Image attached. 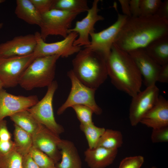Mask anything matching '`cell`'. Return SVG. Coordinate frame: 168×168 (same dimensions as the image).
I'll return each instance as SVG.
<instances>
[{"instance_id":"cell-1","label":"cell","mask_w":168,"mask_h":168,"mask_svg":"<svg viewBox=\"0 0 168 168\" xmlns=\"http://www.w3.org/2000/svg\"><path fill=\"white\" fill-rule=\"evenodd\" d=\"M168 36V20L154 15L128 17L114 44L128 53L145 48L154 40Z\"/></svg>"},{"instance_id":"cell-2","label":"cell","mask_w":168,"mask_h":168,"mask_svg":"<svg viewBox=\"0 0 168 168\" xmlns=\"http://www.w3.org/2000/svg\"><path fill=\"white\" fill-rule=\"evenodd\" d=\"M106 64L108 76L117 89L132 97L141 91L142 76L128 52L114 44Z\"/></svg>"},{"instance_id":"cell-3","label":"cell","mask_w":168,"mask_h":168,"mask_svg":"<svg viewBox=\"0 0 168 168\" xmlns=\"http://www.w3.org/2000/svg\"><path fill=\"white\" fill-rule=\"evenodd\" d=\"M106 60L98 52L85 48L72 60V70L83 84L97 89L108 77Z\"/></svg>"},{"instance_id":"cell-4","label":"cell","mask_w":168,"mask_h":168,"mask_svg":"<svg viewBox=\"0 0 168 168\" xmlns=\"http://www.w3.org/2000/svg\"><path fill=\"white\" fill-rule=\"evenodd\" d=\"M59 55L36 58L21 76L18 85L26 90L48 87L54 81L56 63Z\"/></svg>"},{"instance_id":"cell-5","label":"cell","mask_w":168,"mask_h":168,"mask_svg":"<svg viewBox=\"0 0 168 168\" xmlns=\"http://www.w3.org/2000/svg\"><path fill=\"white\" fill-rule=\"evenodd\" d=\"M67 76L71 82V90L66 100L58 109L57 114H62L68 108L76 105L86 106L91 109L96 114H101L102 109L95 99L97 89L83 84L76 77L72 69L68 72Z\"/></svg>"},{"instance_id":"cell-6","label":"cell","mask_w":168,"mask_h":168,"mask_svg":"<svg viewBox=\"0 0 168 168\" xmlns=\"http://www.w3.org/2000/svg\"><path fill=\"white\" fill-rule=\"evenodd\" d=\"M79 13L52 9L41 15L40 25L41 38L45 41L49 35H59L64 38L68 34L73 21Z\"/></svg>"},{"instance_id":"cell-7","label":"cell","mask_w":168,"mask_h":168,"mask_svg":"<svg viewBox=\"0 0 168 168\" xmlns=\"http://www.w3.org/2000/svg\"><path fill=\"white\" fill-rule=\"evenodd\" d=\"M58 87L57 81H54L48 87L43 98L26 110L40 123L59 135L64 132V128L56 122L53 107L54 95Z\"/></svg>"},{"instance_id":"cell-8","label":"cell","mask_w":168,"mask_h":168,"mask_svg":"<svg viewBox=\"0 0 168 168\" xmlns=\"http://www.w3.org/2000/svg\"><path fill=\"white\" fill-rule=\"evenodd\" d=\"M36 58L33 53L20 56L0 57V80L4 87H13L28 67Z\"/></svg>"},{"instance_id":"cell-9","label":"cell","mask_w":168,"mask_h":168,"mask_svg":"<svg viewBox=\"0 0 168 168\" xmlns=\"http://www.w3.org/2000/svg\"><path fill=\"white\" fill-rule=\"evenodd\" d=\"M35 34L37 44L33 54L36 58L55 55L67 58L77 53L81 49V47L73 45L78 36L76 32H70L63 40L52 43H46L41 38L39 32L37 31Z\"/></svg>"},{"instance_id":"cell-10","label":"cell","mask_w":168,"mask_h":168,"mask_svg":"<svg viewBox=\"0 0 168 168\" xmlns=\"http://www.w3.org/2000/svg\"><path fill=\"white\" fill-rule=\"evenodd\" d=\"M159 96V89L154 84L146 87L132 97L129 113L132 126H136L140 122L143 116L157 102Z\"/></svg>"},{"instance_id":"cell-11","label":"cell","mask_w":168,"mask_h":168,"mask_svg":"<svg viewBox=\"0 0 168 168\" xmlns=\"http://www.w3.org/2000/svg\"><path fill=\"white\" fill-rule=\"evenodd\" d=\"M128 17L118 13L117 20L112 25L100 31L90 34V44L84 48L98 52L106 59L118 34Z\"/></svg>"},{"instance_id":"cell-12","label":"cell","mask_w":168,"mask_h":168,"mask_svg":"<svg viewBox=\"0 0 168 168\" xmlns=\"http://www.w3.org/2000/svg\"><path fill=\"white\" fill-rule=\"evenodd\" d=\"M99 1V0H94L86 16L81 21H77L74 27L69 30L68 33L74 32L78 34L77 38L73 43L74 45L85 47L90 44L89 36L91 33L95 32V24L104 19L102 16L98 14L100 11L98 7Z\"/></svg>"},{"instance_id":"cell-13","label":"cell","mask_w":168,"mask_h":168,"mask_svg":"<svg viewBox=\"0 0 168 168\" xmlns=\"http://www.w3.org/2000/svg\"><path fill=\"white\" fill-rule=\"evenodd\" d=\"M39 101L36 95L16 96L2 89L0 92V121L6 117L30 108Z\"/></svg>"},{"instance_id":"cell-14","label":"cell","mask_w":168,"mask_h":168,"mask_svg":"<svg viewBox=\"0 0 168 168\" xmlns=\"http://www.w3.org/2000/svg\"><path fill=\"white\" fill-rule=\"evenodd\" d=\"M33 146L40 150L57 164L61 159L58 145L61 139L43 125L32 136Z\"/></svg>"},{"instance_id":"cell-15","label":"cell","mask_w":168,"mask_h":168,"mask_svg":"<svg viewBox=\"0 0 168 168\" xmlns=\"http://www.w3.org/2000/svg\"><path fill=\"white\" fill-rule=\"evenodd\" d=\"M139 71L145 86L156 84L161 66L159 65L146 52L144 48H140L128 53Z\"/></svg>"},{"instance_id":"cell-16","label":"cell","mask_w":168,"mask_h":168,"mask_svg":"<svg viewBox=\"0 0 168 168\" xmlns=\"http://www.w3.org/2000/svg\"><path fill=\"white\" fill-rule=\"evenodd\" d=\"M37 44L35 34H28L14 37L0 44V57L20 56L33 53Z\"/></svg>"},{"instance_id":"cell-17","label":"cell","mask_w":168,"mask_h":168,"mask_svg":"<svg viewBox=\"0 0 168 168\" xmlns=\"http://www.w3.org/2000/svg\"><path fill=\"white\" fill-rule=\"evenodd\" d=\"M152 129L168 126V101L160 96L154 105L143 116L140 122Z\"/></svg>"},{"instance_id":"cell-18","label":"cell","mask_w":168,"mask_h":168,"mask_svg":"<svg viewBox=\"0 0 168 168\" xmlns=\"http://www.w3.org/2000/svg\"><path fill=\"white\" fill-rule=\"evenodd\" d=\"M118 149L97 147L87 148L84 152L85 161L90 168H105L114 162Z\"/></svg>"},{"instance_id":"cell-19","label":"cell","mask_w":168,"mask_h":168,"mask_svg":"<svg viewBox=\"0 0 168 168\" xmlns=\"http://www.w3.org/2000/svg\"><path fill=\"white\" fill-rule=\"evenodd\" d=\"M58 147L61 161L55 164L57 168H82L81 158L73 142L61 139Z\"/></svg>"},{"instance_id":"cell-20","label":"cell","mask_w":168,"mask_h":168,"mask_svg":"<svg viewBox=\"0 0 168 168\" xmlns=\"http://www.w3.org/2000/svg\"><path fill=\"white\" fill-rule=\"evenodd\" d=\"M15 13L17 17L30 25L39 26L41 14L30 0H17Z\"/></svg>"},{"instance_id":"cell-21","label":"cell","mask_w":168,"mask_h":168,"mask_svg":"<svg viewBox=\"0 0 168 168\" xmlns=\"http://www.w3.org/2000/svg\"><path fill=\"white\" fill-rule=\"evenodd\" d=\"M144 49L148 55L160 65L168 64V36L154 40Z\"/></svg>"},{"instance_id":"cell-22","label":"cell","mask_w":168,"mask_h":168,"mask_svg":"<svg viewBox=\"0 0 168 168\" xmlns=\"http://www.w3.org/2000/svg\"><path fill=\"white\" fill-rule=\"evenodd\" d=\"M10 118L14 124L32 136L38 131L42 125L26 109L17 112Z\"/></svg>"},{"instance_id":"cell-23","label":"cell","mask_w":168,"mask_h":168,"mask_svg":"<svg viewBox=\"0 0 168 168\" xmlns=\"http://www.w3.org/2000/svg\"><path fill=\"white\" fill-rule=\"evenodd\" d=\"M14 149L23 156L29 154L33 147L32 136L14 124Z\"/></svg>"},{"instance_id":"cell-24","label":"cell","mask_w":168,"mask_h":168,"mask_svg":"<svg viewBox=\"0 0 168 168\" xmlns=\"http://www.w3.org/2000/svg\"><path fill=\"white\" fill-rule=\"evenodd\" d=\"M123 142V135L120 131L112 129H105L100 138L96 147L118 149L122 146Z\"/></svg>"},{"instance_id":"cell-25","label":"cell","mask_w":168,"mask_h":168,"mask_svg":"<svg viewBox=\"0 0 168 168\" xmlns=\"http://www.w3.org/2000/svg\"><path fill=\"white\" fill-rule=\"evenodd\" d=\"M86 0H56L52 9L79 13L89 9Z\"/></svg>"},{"instance_id":"cell-26","label":"cell","mask_w":168,"mask_h":168,"mask_svg":"<svg viewBox=\"0 0 168 168\" xmlns=\"http://www.w3.org/2000/svg\"><path fill=\"white\" fill-rule=\"evenodd\" d=\"M79 128L85 134L90 149L96 147L100 138L105 129L104 128L96 126L94 123L87 125L80 124Z\"/></svg>"},{"instance_id":"cell-27","label":"cell","mask_w":168,"mask_h":168,"mask_svg":"<svg viewBox=\"0 0 168 168\" xmlns=\"http://www.w3.org/2000/svg\"><path fill=\"white\" fill-rule=\"evenodd\" d=\"M23 156L14 149L5 154L0 153V168H22Z\"/></svg>"},{"instance_id":"cell-28","label":"cell","mask_w":168,"mask_h":168,"mask_svg":"<svg viewBox=\"0 0 168 168\" xmlns=\"http://www.w3.org/2000/svg\"><path fill=\"white\" fill-rule=\"evenodd\" d=\"M29 154L39 168H57L55 164L50 158L34 146Z\"/></svg>"},{"instance_id":"cell-29","label":"cell","mask_w":168,"mask_h":168,"mask_svg":"<svg viewBox=\"0 0 168 168\" xmlns=\"http://www.w3.org/2000/svg\"><path fill=\"white\" fill-rule=\"evenodd\" d=\"M75 112L80 124L87 125L93 124L92 116L94 112L89 107L85 105H76L71 107Z\"/></svg>"},{"instance_id":"cell-30","label":"cell","mask_w":168,"mask_h":168,"mask_svg":"<svg viewBox=\"0 0 168 168\" xmlns=\"http://www.w3.org/2000/svg\"><path fill=\"white\" fill-rule=\"evenodd\" d=\"M162 2L161 0H140V16L154 15Z\"/></svg>"},{"instance_id":"cell-31","label":"cell","mask_w":168,"mask_h":168,"mask_svg":"<svg viewBox=\"0 0 168 168\" xmlns=\"http://www.w3.org/2000/svg\"><path fill=\"white\" fill-rule=\"evenodd\" d=\"M144 162V158L142 156L127 157L121 161L119 168H141Z\"/></svg>"},{"instance_id":"cell-32","label":"cell","mask_w":168,"mask_h":168,"mask_svg":"<svg viewBox=\"0 0 168 168\" xmlns=\"http://www.w3.org/2000/svg\"><path fill=\"white\" fill-rule=\"evenodd\" d=\"M151 140L154 143L168 142V126L152 129Z\"/></svg>"},{"instance_id":"cell-33","label":"cell","mask_w":168,"mask_h":168,"mask_svg":"<svg viewBox=\"0 0 168 168\" xmlns=\"http://www.w3.org/2000/svg\"><path fill=\"white\" fill-rule=\"evenodd\" d=\"M41 15L53 8L56 0H30Z\"/></svg>"},{"instance_id":"cell-34","label":"cell","mask_w":168,"mask_h":168,"mask_svg":"<svg viewBox=\"0 0 168 168\" xmlns=\"http://www.w3.org/2000/svg\"><path fill=\"white\" fill-rule=\"evenodd\" d=\"M12 135L8 130L7 121L3 119L0 121V140L3 141L11 139Z\"/></svg>"},{"instance_id":"cell-35","label":"cell","mask_w":168,"mask_h":168,"mask_svg":"<svg viewBox=\"0 0 168 168\" xmlns=\"http://www.w3.org/2000/svg\"><path fill=\"white\" fill-rule=\"evenodd\" d=\"M157 16L168 20V0L162 1L155 15Z\"/></svg>"},{"instance_id":"cell-36","label":"cell","mask_w":168,"mask_h":168,"mask_svg":"<svg viewBox=\"0 0 168 168\" xmlns=\"http://www.w3.org/2000/svg\"><path fill=\"white\" fill-rule=\"evenodd\" d=\"M129 3L131 17H137L140 16V0H130Z\"/></svg>"},{"instance_id":"cell-37","label":"cell","mask_w":168,"mask_h":168,"mask_svg":"<svg viewBox=\"0 0 168 168\" xmlns=\"http://www.w3.org/2000/svg\"><path fill=\"white\" fill-rule=\"evenodd\" d=\"M14 149L13 141L11 139L3 141L0 140V153H7Z\"/></svg>"},{"instance_id":"cell-38","label":"cell","mask_w":168,"mask_h":168,"mask_svg":"<svg viewBox=\"0 0 168 168\" xmlns=\"http://www.w3.org/2000/svg\"><path fill=\"white\" fill-rule=\"evenodd\" d=\"M157 82L167 83L168 82V64L162 66L158 76Z\"/></svg>"},{"instance_id":"cell-39","label":"cell","mask_w":168,"mask_h":168,"mask_svg":"<svg viewBox=\"0 0 168 168\" xmlns=\"http://www.w3.org/2000/svg\"><path fill=\"white\" fill-rule=\"evenodd\" d=\"M22 168H39L30 154L23 156Z\"/></svg>"},{"instance_id":"cell-40","label":"cell","mask_w":168,"mask_h":168,"mask_svg":"<svg viewBox=\"0 0 168 168\" xmlns=\"http://www.w3.org/2000/svg\"><path fill=\"white\" fill-rule=\"evenodd\" d=\"M123 14L128 17H131L130 10L129 0H119Z\"/></svg>"},{"instance_id":"cell-41","label":"cell","mask_w":168,"mask_h":168,"mask_svg":"<svg viewBox=\"0 0 168 168\" xmlns=\"http://www.w3.org/2000/svg\"><path fill=\"white\" fill-rule=\"evenodd\" d=\"M3 87H4L3 84L1 80H0V92L2 89V88Z\"/></svg>"},{"instance_id":"cell-42","label":"cell","mask_w":168,"mask_h":168,"mask_svg":"<svg viewBox=\"0 0 168 168\" xmlns=\"http://www.w3.org/2000/svg\"><path fill=\"white\" fill-rule=\"evenodd\" d=\"M5 1L4 0H0V3H2ZM2 26V24H0V28Z\"/></svg>"},{"instance_id":"cell-43","label":"cell","mask_w":168,"mask_h":168,"mask_svg":"<svg viewBox=\"0 0 168 168\" xmlns=\"http://www.w3.org/2000/svg\"><path fill=\"white\" fill-rule=\"evenodd\" d=\"M157 168L155 166H152L150 168Z\"/></svg>"}]
</instances>
